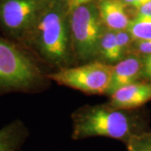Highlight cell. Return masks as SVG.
I'll list each match as a JSON object with an SVG mask.
<instances>
[{
	"instance_id": "cell-14",
	"label": "cell",
	"mask_w": 151,
	"mask_h": 151,
	"mask_svg": "<svg viewBox=\"0 0 151 151\" xmlns=\"http://www.w3.org/2000/svg\"><path fill=\"white\" fill-rule=\"evenodd\" d=\"M115 32H116V39H117V43H118L119 51L122 55V56L124 57L127 51L131 48V45L133 44L134 40L127 29L119 30V31H115Z\"/></svg>"
},
{
	"instance_id": "cell-4",
	"label": "cell",
	"mask_w": 151,
	"mask_h": 151,
	"mask_svg": "<svg viewBox=\"0 0 151 151\" xmlns=\"http://www.w3.org/2000/svg\"><path fill=\"white\" fill-rule=\"evenodd\" d=\"M69 22L76 59L92 61L98 57L100 40L106 29L98 7L89 2L70 8Z\"/></svg>"
},
{
	"instance_id": "cell-20",
	"label": "cell",
	"mask_w": 151,
	"mask_h": 151,
	"mask_svg": "<svg viewBox=\"0 0 151 151\" xmlns=\"http://www.w3.org/2000/svg\"><path fill=\"white\" fill-rule=\"evenodd\" d=\"M142 1H143V2H144L145 4H146V3H147V2H149L150 0H142Z\"/></svg>"
},
{
	"instance_id": "cell-9",
	"label": "cell",
	"mask_w": 151,
	"mask_h": 151,
	"mask_svg": "<svg viewBox=\"0 0 151 151\" xmlns=\"http://www.w3.org/2000/svg\"><path fill=\"white\" fill-rule=\"evenodd\" d=\"M121 0H101L98 10L106 29L119 31L127 29L130 19Z\"/></svg>"
},
{
	"instance_id": "cell-7",
	"label": "cell",
	"mask_w": 151,
	"mask_h": 151,
	"mask_svg": "<svg viewBox=\"0 0 151 151\" xmlns=\"http://www.w3.org/2000/svg\"><path fill=\"white\" fill-rule=\"evenodd\" d=\"M151 100V82H133L110 95L108 104L120 109L133 110Z\"/></svg>"
},
{
	"instance_id": "cell-19",
	"label": "cell",
	"mask_w": 151,
	"mask_h": 151,
	"mask_svg": "<svg viewBox=\"0 0 151 151\" xmlns=\"http://www.w3.org/2000/svg\"><path fill=\"white\" fill-rule=\"evenodd\" d=\"M65 1L68 3L70 8H72V7H74V6L84 4H86V3L91 2V0H65Z\"/></svg>"
},
{
	"instance_id": "cell-17",
	"label": "cell",
	"mask_w": 151,
	"mask_h": 151,
	"mask_svg": "<svg viewBox=\"0 0 151 151\" xmlns=\"http://www.w3.org/2000/svg\"><path fill=\"white\" fill-rule=\"evenodd\" d=\"M138 14L147 15V16H151V0L147 2L143 6L138 9Z\"/></svg>"
},
{
	"instance_id": "cell-1",
	"label": "cell",
	"mask_w": 151,
	"mask_h": 151,
	"mask_svg": "<svg viewBox=\"0 0 151 151\" xmlns=\"http://www.w3.org/2000/svg\"><path fill=\"white\" fill-rule=\"evenodd\" d=\"M69 14L70 7L65 0H50L22 45L50 65L60 69L70 66L75 56Z\"/></svg>"
},
{
	"instance_id": "cell-10",
	"label": "cell",
	"mask_w": 151,
	"mask_h": 151,
	"mask_svg": "<svg viewBox=\"0 0 151 151\" xmlns=\"http://www.w3.org/2000/svg\"><path fill=\"white\" fill-rule=\"evenodd\" d=\"M29 136L26 126L14 120L0 129V151H18Z\"/></svg>"
},
{
	"instance_id": "cell-2",
	"label": "cell",
	"mask_w": 151,
	"mask_h": 151,
	"mask_svg": "<svg viewBox=\"0 0 151 151\" xmlns=\"http://www.w3.org/2000/svg\"><path fill=\"white\" fill-rule=\"evenodd\" d=\"M72 139L106 137L126 144L132 136L150 130L145 115L109 104L86 105L72 114Z\"/></svg>"
},
{
	"instance_id": "cell-13",
	"label": "cell",
	"mask_w": 151,
	"mask_h": 151,
	"mask_svg": "<svg viewBox=\"0 0 151 151\" xmlns=\"http://www.w3.org/2000/svg\"><path fill=\"white\" fill-rule=\"evenodd\" d=\"M125 145L128 151H151V130L132 136Z\"/></svg>"
},
{
	"instance_id": "cell-12",
	"label": "cell",
	"mask_w": 151,
	"mask_h": 151,
	"mask_svg": "<svg viewBox=\"0 0 151 151\" xmlns=\"http://www.w3.org/2000/svg\"><path fill=\"white\" fill-rule=\"evenodd\" d=\"M127 30L134 40H151V16L138 14L133 19H130Z\"/></svg>"
},
{
	"instance_id": "cell-18",
	"label": "cell",
	"mask_w": 151,
	"mask_h": 151,
	"mask_svg": "<svg viewBox=\"0 0 151 151\" xmlns=\"http://www.w3.org/2000/svg\"><path fill=\"white\" fill-rule=\"evenodd\" d=\"M124 3L125 5L131 6L134 7L135 9H139L141 6H143L145 4V3L142 0H121Z\"/></svg>"
},
{
	"instance_id": "cell-16",
	"label": "cell",
	"mask_w": 151,
	"mask_h": 151,
	"mask_svg": "<svg viewBox=\"0 0 151 151\" xmlns=\"http://www.w3.org/2000/svg\"><path fill=\"white\" fill-rule=\"evenodd\" d=\"M142 76L149 80H151V55L145 56L143 60Z\"/></svg>"
},
{
	"instance_id": "cell-3",
	"label": "cell",
	"mask_w": 151,
	"mask_h": 151,
	"mask_svg": "<svg viewBox=\"0 0 151 151\" xmlns=\"http://www.w3.org/2000/svg\"><path fill=\"white\" fill-rule=\"evenodd\" d=\"M43 83V74L31 52L0 34V95L35 92Z\"/></svg>"
},
{
	"instance_id": "cell-6",
	"label": "cell",
	"mask_w": 151,
	"mask_h": 151,
	"mask_svg": "<svg viewBox=\"0 0 151 151\" xmlns=\"http://www.w3.org/2000/svg\"><path fill=\"white\" fill-rule=\"evenodd\" d=\"M113 65L92 60L78 66H67L48 76L61 86L94 95L107 94Z\"/></svg>"
},
{
	"instance_id": "cell-8",
	"label": "cell",
	"mask_w": 151,
	"mask_h": 151,
	"mask_svg": "<svg viewBox=\"0 0 151 151\" xmlns=\"http://www.w3.org/2000/svg\"><path fill=\"white\" fill-rule=\"evenodd\" d=\"M142 68L143 60L137 55L124 57L118 61L113 67L107 95L110 96L119 88L135 82L142 76Z\"/></svg>"
},
{
	"instance_id": "cell-15",
	"label": "cell",
	"mask_w": 151,
	"mask_h": 151,
	"mask_svg": "<svg viewBox=\"0 0 151 151\" xmlns=\"http://www.w3.org/2000/svg\"><path fill=\"white\" fill-rule=\"evenodd\" d=\"M133 49L138 55H151V40H138L133 41Z\"/></svg>"
},
{
	"instance_id": "cell-5",
	"label": "cell",
	"mask_w": 151,
	"mask_h": 151,
	"mask_svg": "<svg viewBox=\"0 0 151 151\" xmlns=\"http://www.w3.org/2000/svg\"><path fill=\"white\" fill-rule=\"evenodd\" d=\"M50 0H0V34L23 44Z\"/></svg>"
},
{
	"instance_id": "cell-11",
	"label": "cell",
	"mask_w": 151,
	"mask_h": 151,
	"mask_svg": "<svg viewBox=\"0 0 151 151\" xmlns=\"http://www.w3.org/2000/svg\"><path fill=\"white\" fill-rule=\"evenodd\" d=\"M99 56L108 64L118 62L124 58L119 51L115 31L108 29L104 30L99 44Z\"/></svg>"
}]
</instances>
